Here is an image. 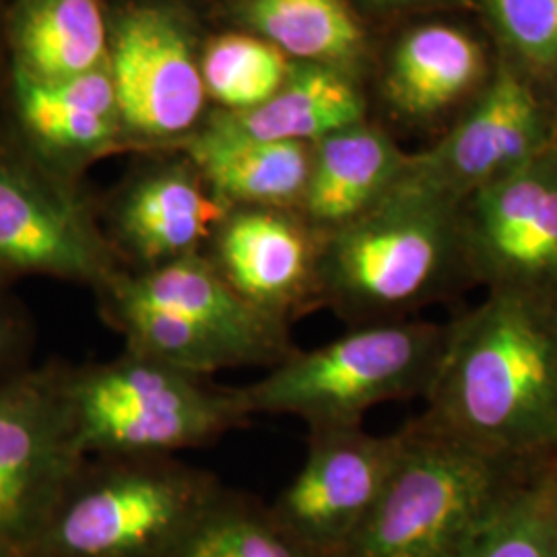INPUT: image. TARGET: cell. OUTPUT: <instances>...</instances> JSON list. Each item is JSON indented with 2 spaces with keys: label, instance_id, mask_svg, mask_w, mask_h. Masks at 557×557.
<instances>
[{
  "label": "cell",
  "instance_id": "15",
  "mask_svg": "<svg viewBox=\"0 0 557 557\" xmlns=\"http://www.w3.org/2000/svg\"><path fill=\"white\" fill-rule=\"evenodd\" d=\"M227 207L190 161L143 170L112 205L108 246L124 273H145L202 252Z\"/></svg>",
  "mask_w": 557,
  "mask_h": 557
},
{
  "label": "cell",
  "instance_id": "20",
  "mask_svg": "<svg viewBox=\"0 0 557 557\" xmlns=\"http://www.w3.org/2000/svg\"><path fill=\"white\" fill-rule=\"evenodd\" d=\"M17 73L66 79L108 64L100 0H20L13 13Z\"/></svg>",
  "mask_w": 557,
  "mask_h": 557
},
{
  "label": "cell",
  "instance_id": "30",
  "mask_svg": "<svg viewBox=\"0 0 557 557\" xmlns=\"http://www.w3.org/2000/svg\"><path fill=\"white\" fill-rule=\"evenodd\" d=\"M549 557H557V533L556 539H554V545H552V554H549Z\"/></svg>",
  "mask_w": 557,
  "mask_h": 557
},
{
  "label": "cell",
  "instance_id": "12",
  "mask_svg": "<svg viewBox=\"0 0 557 557\" xmlns=\"http://www.w3.org/2000/svg\"><path fill=\"white\" fill-rule=\"evenodd\" d=\"M120 126L174 139L197 124L205 101L200 62L174 13L139 7L120 17L108 54Z\"/></svg>",
  "mask_w": 557,
  "mask_h": 557
},
{
  "label": "cell",
  "instance_id": "2",
  "mask_svg": "<svg viewBox=\"0 0 557 557\" xmlns=\"http://www.w3.org/2000/svg\"><path fill=\"white\" fill-rule=\"evenodd\" d=\"M471 285L458 205L398 180L359 220L324 236L320 304L349 326L411 319Z\"/></svg>",
  "mask_w": 557,
  "mask_h": 557
},
{
  "label": "cell",
  "instance_id": "6",
  "mask_svg": "<svg viewBox=\"0 0 557 557\" xmlns=\"http://www.w3.org/2000/svg\"><path fill=\"white\" fill-rule=\"evenodd\" d=\"M446 322L407 319L351 326L314 349H296L262 379L238 386L248 413L292 416L310 432L356 428L382 403L425 397Z\"/></svg>",
  "mask_w": 557,
  "mask_h": 557
},
{
  "label": "cell",
  "instance_id": "8",
  "mask_svg": "<svg viewBox=\"0 0 557 557\" xmlns=\"http://www.w3.org/2000/svg\"><path fill=\"white\" fill-rule=\"evenodd\" d=\"M83 458L60 361L0 382V547L25 554Z\"/></svg>",
  "mask_w": 557,
  "mask_h": 557
},
{
  "label": "cell",
  "instance_id": "25",
  "mask_svg": "<svg viewBox=\"0 0 557 557\" xmlns=\"http://www.w3.org/2000/svg\"><path fill=\"white\" fill-rule=\"evenodd\" d=\"M289 69L277 46L242 34L211 41L200 60L205 94L234 112L257 108L273 98Z\"/></svg>",
  "mask_w": 557,
  "mask_h": 557
},
{
  "label": "cell",
  "instance_id": "26",
  "mask_svg": "<svg viewBox=\"0 0 557 557\" xmlns=\"http://www.w3.org/2000/svg\"><path fill=\"white\" fill-rule=\"evenodd\" d=\"M499 36L535 66L557 62V0H483Z\"/></svg>",
  "mask_w": 557,
  "mask_h": 557
},
{
  "label": "cell",
  "instance_id": "24",
  "mask_svg": "<svg viewBox=\"0 0 557 557\" xmlns=\"http://www.w3.org/2000/svg\"><path fill=\"white\" fill-rule=\"evenodd\" d=\"M556 533L557 471H549L504 499L457 557H549Z\"/></svg>",
  "mask_w": 557,
  "mask_h": 557
},
{
  "label": "cell",
  "instance_id": "23",
  "mask_svg": "<svg viewBox=\"0 0 557 557\" xmlns=\"http://www.w3.org/2000/svg\"><path fill=\"white\" fill-rule=\"evenodd\" d=\"M170 557H312L287 537L260 499L227 490Z\"/></svg>",
  "mask_w": 557,
  "mask_h": 557
},
{
  "label": "cell",
  "instance_id": "16",
  "mask_svg": "<svg viewBox=\"0 0 557 557\" xmlns=\"http://www.w3.org/2000/svg\"><path fill=\"white\" fill-rule=\"evenodd\" d=\"M15 85L21 124L34 145L29 158L59 178L69 182L81 163L110 147L122 131L108 64L57 81L17 73Z\"/></svg>",
  "mask_w": 557,
  "mask_h": 557
},
{
  "label": "cell",
  "instance_id": "27",
  "mask_svg": "<svg viewBox=\"0 0 557 557\" xmlns=\"http://www.w3.org/2000/svg\"><path fill=\"white\" fill-rule=\"evenodd\" d=\"M34 347V322L17 296L0 283V382L29 368Z\"/></svg>",
  "mask_w": 557,
  "mask_h": 557
},
{
  "label": "cell",
  "instance_id": "13",
  "mask_svg": "<svg viewBox=\"0 0 557 557\" xmlns=\"http://www.w3.org/2000/svg\"><path fill=\"white\" fill-rule=\"evenodd\" d=\"M554 147L535 94L508 69L436 149L409 158L405 180L460 205Z\"/></svg>",
  "mask_w": 557,
  "mask_h": 557
},
{
  "label": "cell",
  "instance_id": "21",
  "mask_svg": "<svg viewBox=\"0 0 557 557\" xmlns=\"http://www.w3.org/2000/svg\"><path fill=\"white\" fill-rule=\"evenodd\" d=\"M483 66L478 44L446 25H428L409 34L395 50L388 94L409 114H432L457 100Z\"/></svg>",
  "mask_w": 557,
  "mask_h": 557
},
{
  "label": "cell",
  "instance_id": "3",
  "mask_svg": "<svg viewBox=\"0 0 557 557\" xmlns=\"http://www.w3.org/2000/svg\"><path fill=\"white\" fill-rule=\"evenodd\" d=\"M221 490L178 457H85L23 557H170Z\"/></svg>",
  "mask_w": 557,
  "mask_h": 557
},
{
  "label": "cell",
  "instance_id": "5",
  "mask_svg": "<svg viewBox=\"0 0 557 557\" xmlns=\"http://www.w3.org/2000/svg\"><path fill=\"white\" fill-rule=\"evenodd\" d=\"M403 432L397 469L343 557H457L504 499L549 473L485 453L423 416Z\"/></svg>",
  "mask_w": 557,
  "mask_h": 557
},
{
  "label": "cell",
  "instance_id": "29",
  "mask_svg": "<svg viewBox=\"0 0 557 557\" xmlns=\"http://www.w3.org/2000/svg\"><path fill=\"white\" fill-rule=\"evenodd\" d=\"M374 4H398V2H409V0H370Z\"/></svg>",
  "mask_w": 557,
  "mask_h": 557
},
{
  "label": "cell",
  "instance_id": "11",
  "mask_svg": "<svg viewBox=\"0 0 557 557\" xmlns=\"http://www.w3.org/2000/svg\"><path fill=\"white\" fill-rule=\"evenodd\" d=\"M322 244L324 236L298 211L227 207L202 257L246 304L294 324L322 308Z\"/></svg>",
  "mask_w": 557,
  "mask_h": 557
},
{
  "label": "cell",
  "instance_id": "19",
  "mask_svg": "<svg viewBox=\"0 0 557 557\" xmlns=\"http://www.w3.org/2000/svg\"><path fill=\"white\" fill-rule=\"evenodd\" d=\"M363 101L356 87L326 64L292 66L273 98L257 108L223 114L207 128L250 140H292L314 145L361 124Z\"/></svg>",
  "mask_w": 557,
  "mask_h": 557
},
{
  "label": "cell",
  "instance_id": "17",
  "mask_svg": "<svg viewBox=\"0 0 557 557\" xmlns=\"http://www.w3.org/2000/svg\"><path fill=\"white\" fill-rule=\"evenodd\" d=\"M409 158L363 124L312 145V168L298 213L322 236L374 209L403 178Z\"/></svg>",
  "mask_w": 557,
  "mask_h": 557
},
{
  "label": "cell",
  "instance_id": "9",
  "mask_svg": "<svg viewBox=\"0 0 557 557\" xmlns=\"http://www.w3.org/2000/svg\"><path fill=\"white\" fill-rule=\"evenodd\" d=\"M403 428L374 436L361 425L308 434L301 469L269 506L308 556L343 557L397 469Z\"/></svg>",
  "mask_w": 557,
  "mask_h": 557
},
{
  "label": "cell",
  "instance_id": "28",
  "mask_svg": "<svg viewBox=\"0 0 557 557\" xmlns=\"http://www.w3.org/2000/svg\"><path fill=\"white\" fill-rule=\"evenodd\" d=\"M0 557H23L13 549H7V547H0Z\"/></svg>",
  "mask_w": 557,
  "mask_h": 557
},
{
  "label": "cell",
  "instance_id": "10",
  "mask_svg": "<svg viewBox=\"0 0 557 557\" xmlns=\"http://www.w3.org/2000/svg\"><path fill=\"white\" fill-rule=\"evenodd\" d=\"M120 267L71 182L0 153V283L52 277L98 292Z\"/></svg>",
  "mask_w": 557,
  "mask_h": 557
},
{
  "label": "cell",
  "instance_id": "22",
  "mask_svg": "<svg viewBox=\"0 0 557 557\" xmlns=\"http://www.w3.org/2000/svg\"><path fill=\"white\" fill-rule=\"evenodd\" d=\"M246 21L287 57L312 64L356 59L361 29L343 0H248Z\"/></svg>",
  "mask_w": 557,
  "mask_h": 557
},
{
  "label": "cell",
  "instance_id": "18",
  "mask_svg": "<svg viewBox=\"0 0 557 557\" xmlns=\"http://www.w3.org/2000/svg\"><path fill=\"white\" fill-rule=\"evenodd\" d=\"M188 161L225 207L298 211L312 168V145L236 139L209 128L184 140Z\"/></svg>",
  "mask_w": 557,
  "mask_h": 557
},
{
  "label": "cell",
  "instance_id": "7",
  "mask_svg": "<svg viewBox=\"0 0 557 557\" xmlns=\"http://www.w3.org/2000/svg\"><path fill=\"white\" fill-rule=\"evenodd\" d=\"M471 285L557 304V147L458 205Z\"/></svg>",
  "mask_w": 557,
  "mask_h": 557
},
{
  "label": "cell",
  "instance_id": "14",
  "mask_svg": "<svg viewBox=\"0 0 557 557\" xmlns=\"http://www.w3.org/2000/svg\"><path fill=\"white\" fill-rule=\"evenodd\" d=\"M108 283L133 298L174 312L238 368H275L298 347L292 324L262 314L220 277L202 252L145 273L119 271Z\"/></svg>",
  "mask_w": 557,
  "mask_h": 557
},
{
  "label": "cell",
  "instance_id": "4",
  "mask_svg": "<svg viewBox=\"0 0 557 557\" xmlns=\"http://www.w3.org/2000/svg\"><path fill=\"white\" fill-rule=\"evenodd\" d=\"M62 393L83 457H176L252 419L238 386L126 347L108 361L62 363Z\"/></svg>",
  "mask_w": 557,
  "mask_h": 557
},
{
  "label": "cell",
  "instance_id": "1",
  "mask_svg": "<svg viewBox=\"0 0 557 557\" xmlns=\"http://www.w3.org/2000/svg\"><path fill=\"white\" fill-rule=\"evenodd\" d=\"M423 418L485 453L557 471V304L487 294L446 322Z\"/></svg>",
  "mask_w": 557,
  "mask_h": 557
}]
</instances>
